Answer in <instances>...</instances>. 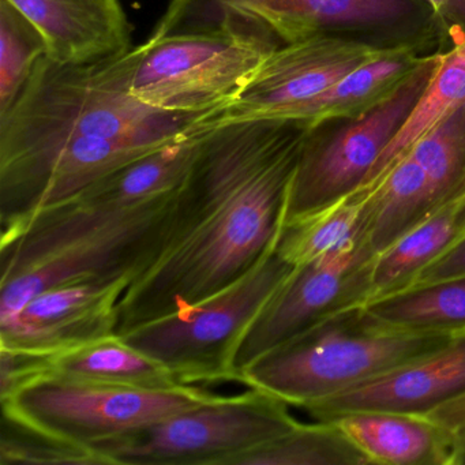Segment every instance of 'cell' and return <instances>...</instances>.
Listing matches in <instances>:
<instances>
[{
	"mask_svg": "<svg viewBox=\"0 0 465 465\" xmlns=\"http://www.w3.org/2000/svg\"><path fill=\"white\" fill-rule=\"evenodd\" d=\"M307 127L250 119L209 127L162 241L119 302L127 331L216 295L279 241Z\"/></svg>",
	"mask_w": 465,
	"mask_h": 465,
	"instance_id": "1",
	"label": "cell"
},
{
	"mask_svg": "<svg viewBox=\"0 0 465 465\" xmlns=\"http://www.w3.org/2000/svg\"><path fill=\"white\" fill-rule=\"evenodd\" d=\"M132 50L91 64L45 55L0 115V175L91 183L208 129L213 114H171L130 94Z\"/></svg>",
	"mask_w": 465,
	"mask_h": 465,
	"instance_id": "2",
	"label": "cell"
},
{
	"mask_svg": "<svg viewBox=\"0 0 465 465\" xmlns=\"http://www.w3.org/2000/svg\"><path fill=\"white\" fill-rule=\"evenodd\" d=\"M176 192L129 205L75 197L2 225L0 321L67 282H133L159 247Z\"/></svg>",
	"mask_w": 465,
	"mask_h": 465,
	"instance_id": "3",
	"label": "cell"
},
{
	"mask_svg": "<svg viewBox=\"0 0 465 465\" xmlns=\"http://www.w3.org/2000/svg\"><path fill=\"white\" fill-rule=\"evenodd\" d=\"M456 333L389 325L363 306L326 317L255 359L239 383L307 408L410 363Z\"/></svg>",
	"mask_w": 465,
	"mask_h": 465,
	"instance_id": "4",
	"label": "cell"
},
{
	"mask_svg": "<svg viewBox=\"0 0 465 465\" xmlns=\"http://www.w3.org/2000/svg\"><path fill=\"white\" fill-rule=\"evenodd\" d=\"M277 47L271 35L228 17L201 29L152 35L132 48L130 94L164 113L216 115Z\"/></svg>",
	"mask_w": 465,
	"mask_h": 465,
	"instance_id": "5",
	"label": "cell"
},
{
	"mask_svg": "<svg viewBox=\"0 0 465 465\" xmlns=\"http://www.w3.org/2000/svg\"><path fill=\"white\" fill-rule=\"evenodd\" d=\"M276 244L230 287L122 337L164 364L183 385L238 382L233 358L242 336L293 271Z\"/></svg>",
	"mask_w": 465,
	"mask_h": 465,
	"instance_id": "6",
	"label": "cell"
},
{
	"mask_svg": "<svg viewBox=\"0 0 465 465\" xmlns=\"http://www.w3.org/2000/svg\"><path fill=\"white\" fill-rule=\"evenodd\" d=\"M299 423L287 402L250 388L235 396L219 394L94 449L105 465H230Z\"/></svg>",
	"mask_w": 465,
	"mask_h": 465,
	"instance_id": "7",
	"label": "cell"
},
{
	"mask_svg": "<svg viewBox=\"0 0 465 465\" xmlns=\"http://www.w3.org/2000/svg\"><path fill=\"white\" fill-rule=\"evenodd\" d=\"M442 54L423 56L413 74L382 104L341 129L307 130L291 182L284 225L361 189L386 146L410 118Z\"/></svg>",
	"mask_w": 465,
	"mask_h": 465,
	"instance_id": "8",
	"label": "cell"
},
{
	"mask_svg": "<svg viewBox=\"0 0 465 465\" xmlns=\"http://www.w3.org/2000/svg\"><path fill=\"white\" fill-rule=\"evenodd\" d=\"M216 396L195 385L135 388L48 375L0 402L42 429L94 449Z\"/></svg>",
	"mask_w": 465,
	"mask_h": 465,
	"instance_id": "9",
	"label": "cell"
},
{
	"mask_svg": "<svg viewBox=\"0 0 465 465\" xmlns=\"http://www.w3.org/2000/svg\"><path fill=\"white\" fill-rule=\"evenodd\" d=\"M375 255L359 243L295 266L242 336L233 358L238 382L242 372L272 348L336 312L364 306Z\"/></svg>",
	"mask_w": 465,
	"mask_h": 465,
	"instance_id": "10",
	"label": "cell"
},
{
	"mask_svg": "<svg viewBox=\"0 0 465 465\" xmlns=\"http://www.w3.org/2000/svg\"><path fill=\"white\" fill-rule=\"evenodd\" d=\"M393 47L318 35L272 51L244 91L206 119V126L250 119L284 121L293 108L325 94L364 64L383 58Z\"/></svg>",
	"mask_w": 465,
	"mask_h": 465,
	"instance_id": "11",
	"label": "cell"
},
{
	"mask_svg": "<svg viewBox=\"0 0 465 465\" xmlns=\"http://www.w3.org/2000/svg\"><path fill=\"white\" fill-rule=\"evenodd\" d=\"M408 12L407 0H171L153 34L192 31L228 17L292 45L336 29L393 23Z\"/></svg>",
	"mask_w": 465,
	"mask_h": 465,
	"instance_id": "12",
	"label": "cell"
},
{
	"mask_svg": "<svg viewBox=\"0 0 465 465\" xmlns=\"http://www.w3.org/2000/svg\"><path fill=\"white\" fill-rule=\"evenodd\" d=\"M130 284L100 279L50 288L0 321V347L56 355L116 334L119 302Z\"/></svg>",
	"mask_w": 465,
	"mask_h": 465,
	"instance_id": "13",
	"label": "cell"
},
{
	"mask_svg": "<svg viewBox=\"0 0 465 465\" xmlns=\"http://www.w3.org/2000/svg\"><path fill=\"white\" fill-rule=\"evenodd\" d=\"M465 394V331L401 367L304 408L317 420L355 411L427 413Z\"/></svg>",
	"mask_w": 465,
	"mask_h": 465,
	"instance_id": "14",
	"label": "cell"
},
{
	"mask_svg": "<svg viewBox=\"0 0 465 465\" xmlns=\"http://www.w3.org/2000/svg\"><path fill=\"white\" fill-rule=\"evenodd\" d=\"M45 36L48 56L91 64L132 50V25L121 0H9Z\"/></svg>",
	"mask_w": 465,
	"mask_h": 465,
	"instance_id": "15",
	"label": "cell"
},
{
	"mask_svg": "<svg viewBox=\"0 0 465 465\" xmlns=\"http://www.w3.org/2000/svg\"><path fill=\"white\" fill-rule=\"evenodd\" d=\"M369 464L454 465L457 435L426 413L355 411L331 419Z\"/></svg>",
	"mask_w": 465,
	"mask_h": 465,
	"instance_id": "16",
	"label": "cell"
},
{
	"mask_svg": "<svg viewBox=\"0 0 465 465\" xmlns=\"http://www.w3.org/2000/svg\"><path fill=\"white\" fill-rule=\"evenodd\" d=\"M423 56L412 45H397L383 58L345 75L325 94L293 108L284 121L299 122L307 130L337 121H353L389 99L411 75Z\"/></svg>",
	"mask_w": 465,
	"mask_h": 465,
	"instance_id": "17",
	"label": "cell"
},
{
	"mask_svg": "<svg viewBox=\"0 0 465 465\" xmlns=\"http://www.w3.org/2000/svg\"><path fill=\"white\" fill-rule=\"evenodd\" d=\"M465 238V195L449 201L375 255L366 304L404 291L424 269Z\"/></svg>",
	"mask_w": 465,
	"mask_h": 465,
	"instance_id": "18",
	"label": "cell"
},
{
	"mask_svg": "<svg viewBox=\"0 0 465 465\" xmlns=\"http://www.w3.org/2000/svg\"><path fill=\"white\" fill-rule=\"evenodd\" d=\"M361 223V242L375 254L385 252L434 211L426 173L411 156L402 157L369 187Z\"/></svg>",
	"mask_w": 465,
	"mask_h": 465,
	"instance_id": "19",
	"label": "cell"
},
{
	"mask_svg": "<svg viewBox=\"0 0 465 465\" xmlns=\"http://www.w3.org/2000/svg\"><path fill=\"white\" fill-rule=\"evenodd\" d=\"M208 129L132 160L94 182L77 197L94 203L129 205L175 193L186 179L197 156L201 138Z\"/></svg>",
	"mask_w": 465,
	"mask_h": 465,
	"instance_id": "20",
	"label": "cell"
},
{
	"mask_svg": "<svg viewBox=\"0 0 465 465\" xmlns=\"http://www.w3.org/2000/svg\"><path fill=\"white\" fill-rule=\"evenodd\" d=\"M51 375L135 388L167 389L183 385L164 364L133 347L119 334L56 353Z\"/></svg>",
	"mask_w": 465,
	"mask_h": 465,
	"instance_id": "21",
	"label": "cell"
},
{
	"mask_svg": "<svg viewBox=\"0 0 465 465\" xmlns=\"http://www.w3.org/2000/svg\"><path fill=\"white\" fill-rule=\"evenodd\" d=\"M462 108H465V37L449 53L442 54L440 66L435 70L410 118L386 146L361 187L375 183L419 140Z\"/></svg>",
	"mask_w": 465,
	"mask_h": 465,
	"instance_id": "22",
	"label": "cell"
},
{
	"mask_svg": "<svg viewBox=\"0 0 465 465\" xmlns=\"http://www.w3.org/2000/svg\"><path fill=\"white\" fill-rule=\"evenodd\" d=\"M366 201V190L359 189L314 213L288 223L276 244L280 257L295 268L363 243L361 223Z\"/></svg>",
	"mask_w": 465,
	"mask_h": 465,
	"instance_id": "23",
	"label": "cell"
},
{
	"mask_svg": "<svg viewBox=\"0 0 465 465\" xmlns=\"http://www.w3.org/2000/svg\"><path fill=\"white\" fill-rule=\"evenodd\" d=\"M230 465H370L334 421L299 423L274 440L244 451Z\"/></svg>",
	"mask_w": 465,
	"mask_h": 465,
	"instance_id": "24",
	"label": "cell"
},
{
	"mask_svg": "<svg viewBox=\"0 0 465 465\" xmlns=\"http://www.w3.org/2000/svg\"><path fill=\"white\" fill-rule=\"evenodd\" d=\"M363 307L400 328L465 331V277L404 291Z\"/></svg>",
	"mask_w": 465,
	"mask_h": 465,
	"instance_id": "25",
	"label": "cell"
},
{
	"mask_svg": "<svg viewBox=\"0 0 465 465\" xmlns=\"http://www.w3.org/2000/svg\"><path fill=\"white\" fill-rule=\"evenodd\" d=\"M0 464L105 465L96 450L64 440L2 407Z\"/></svg>",
	"mask_w": 465,
	"mask_h": 465,
	"instance_id": "26",
	"label": "cell"
},
{
	"mask_svg": "<svg viewBox=\"0 0 465 465\" xmlns=\"http://www.w3.org/2000/svg\"><path fill=\"white\" fill-rule=\"evenodd\" d=\"M45 55L42 32L9 0H0V115L12 108Z\"/></svg>",
	"mask_w": 465,
	"mask_h": 465,
	"instance_id": "27",
	"label": "cell"
},
{
	"mask_svg": "<svg viewBox=\"0 0 465 465\" xmlns=\"http://www.w3.org/2000/svg\"><path fill=\"white\" fill-rule=\"evenodd\" d=\"M405 156L412 157L426 173L434 211L449 203L465 173V108L424 135Z\"/></svg>",
	"mask_w": 465,
	"mask_h": 465,
	"instance_id": "28",
	"label": "cell"
},
{
	"mask_svg": "<svg viewBox=\"0 0 465 465\" xmlns=\"http://www.w3.org/2000/svg\"><path fill=\"white\" fill-rule=\"evenodd\" d=\"M53 353L0 347V401L53 372Z\"/></svg>",
	"mask_w": 465,
	"mask_h": 465,
	"instance_id": "29",
	"label": "cell"
},
{
	"mask_svg": "<svg viewBox=\"0 0 465 465\" xmlns=\"http://www.w3.org/2000/svg\"><path fill=\"white\" fill-rule=\"evenodd\" d=\"M460 277H465V238L451 247L440 260L424 269L404 291L416 290Z\"/></svg>",
	"mask_w": 465,
	"mask_h": 465,
	"instance_id": "30",
	"label": "cell"
},
{
	"mask_svg": "<svg viewBox=\"0 0 465 465\" xmlns=\"http://www.w3.org/2000/svg\"><path fill=\"white\" fill-rule=\"evenodd\" d=\"M426 415L453 431L454 434H459L465 429V394L456 397L450 401L443 402L440 407L427 412Z\"/></svg>",
	"mask_w": 465,
	"mask_h": 465,
	"instance_id": "31",
	"label": "cell"
},
{
	"mask_svg": "<svg viewBox=\"0 0 465 465\" xmlns=\"http://www.w3.org/2000/svg\"><path fill=\"white\" fill-rule=\"evenodd\" d=\"M445 15L465 21V0H449Z\"/></svg>",
	"mask_w": 465,
	"mask_h": 465,
	"instance_id": "32",
	"label": "cell"
},
{
	"mask_svg": "<svg viewBox=\"0 0 465 465\" xmlns=\"http://www.w3.org/2000/svg\"><path fill=\"white\" fill-rule=\"evenodd\" d=\"M454 465H465V429L457 434L456 460Z\"/></svg>",
	"mask_w": 465,
	"mask_h": 465,
	"instance_id": "33",
	"label": "cell"
},
{
	"mask_svg": "<svg viewBox=\"0 0 465 465\" xmlns=\"http://www.w3.org/2000/svg\"><path fill=\"white\" fill-rule=\"evenodd\" d=\"M429 6L434 10L435 15H445L446 7H448L449 0H424Z\"/></svg>",
	"mask_w": 465,
	"mask_h": 465,
	"instance_id": "34",
	"label": "cell"
},
{
	"mask_svg": "<svg viewBox=\"0 0 465 465\" xmlns=\"http://www.w3.org/2000/svg\"><path fill=\"white\" fill-rule=\"evenodd\" d=\"M461 195H465V173L461 181H460L459 186H457L456 192H454L453 198L461 197Z\"/></svg>",
	"mask_w": 465,
	"mask_h": 465,
	"instance_id": "35",
	"label": "cell"
}]
</instances>
